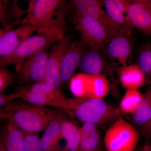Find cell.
I'll use <instances>...</instances> for the list:
<instances>
[{
  "mask_svg": "<svg viewBox=\"0 0 151 151\" xmlns=\"http://www.w3.org/2000/svg\"><path fill=\"white\" fill-rule=\"evenodd\" d=\"M24 141L23 131L8 122L1 132L0 148L7 151H24Z\"/></svg>",
  "mask_w": 151,
  "mask_h": 151,
  "instance_id": "17",
  "label": "cell"
},
{
  "mask_svg": "<svg viewBox=\"0 0 151 151\" xmlns=\"http://www.w3.org/2000/svg\"><path fill=\"white\" fill-rule=\"evenodd\" d=\"M1 119H6L24 132L39 133L49 122L48 108L19 101L1 108Z\"/></svg>",
  "mask_w": 151,
  "mask_h": 151,
  "instance_id": "2",
  "label": "cell"
},
{
  "mask_svg": "<svg viewBox=\"0 0 151 151\" xmlns=\"http://www.w3.org/2000/svg\"><path fill=\"white\" fill-rule=\"evenodd\" d=\"M132 116L134 124L139 127L151 119V87L144 94L142 103Z\"/></svg>",
  "mask_w": 151,
  "mask_h": 151,
  "instance_id": "24",
  "label": "cell"
},
{
  "mask_svg": "<svg viewBox=\"0 0 151 151\" xmlns=\"http://www.w3.org/2000/svg\"><path fill=\"white\" fill-rule=\"evenodd\" d=\"M19 1H0V22L3 29H12L15 26L20 25L23 15L27 10H22L19 7Z\"/></svg>",
  "mask_w": 151,
  "mask_h": 151,
  "instance_id": "16",
  "label": "cell"
},
{
  "mask_svg": "<svg viewBox=\"0 0 151 151\" xmlns=\"http://www.w3.org/2000/svg\"><path fill=\"white\" fill-rule=\"evenodd\" d=\"M8 67L0 68V93H4L8 87L13 86L17 81L16 74L11 72Z\"/></svg>",
  "mask_w": 151,
  "mask_h": 151,
  "instance_id": "26",
  "label": "cell"
},
{
  "mask_svg": "<svg viewBox=\"0 0 151 151\" xmlns=\"http://www.w3.org/2000/svg\"><path fill=\"white\" fill-rule=\"evenodd\" d=\"M88 46L81 40L71 42L63 55L60 66V76L63 84H66L73 76Z\"/></svg>",
  "mask_w": 151,
  "mask_h": 151,
  "instance_id": "12",
  "label": "cell"
},
{
  "mask_svg": "<svg viewBox=\"0 0 151 151\" xmlns=\"http://www.w3.org/2000/svg\"><path fill=\"white\" fill-rule=\"evenodd\" d=\"M69 82L72 94L79 98L103 99L110 91L108 79L101 74L79 73L73 76Z\"/></svg>",
  "mask_w": 151,
  "mask_h": 151,
  "instance_id": "6",
  "label": "cell"
},
{
  "mask_svg": "<svg viewBox=\"0 0 151 151\" xmlns=\"http://www.w3.org/2000/svg\"><path fill=\"white\" fill-rule=\"evenodd\" d=\"M49 122L40 138L42 151H60L59 141L62 139L58 111L48 109Z\"/></svg>",
  "mask_w": 151,
  "mask_h": 151,
  "instance_id": "14",
  "label": "cell"
},
{
  "mask_svg": "<svg viewBox=\"0 0 151 151\" xmlns=\"http://www.w3.org/2000/svg\"><path fill=\"white\" fill-rule=\"evenodd\" d=\"M103 2L105 11L113 21L126 28L132 27L129 16L119 8L115 0H104Z\"/></svg>",
  "mask_w": 151,
  "mask_h": 151,
  "instance_id": "25",
  "label": "cell"
},
{
  "mask_svg": "<svg viewBox=\"0 0 151 151\" xmlns=\"http://www.w3.org/2000/svg\"><path fill=\"white\" fill-rule=\"evenodd\" d=\"M139 132L140 136L145 138L148 142H151V119L140 126Z\"/></svg>",
  "mask_w": 151,
  "mask_h": 151,
  "instance_id": "28",
  "label": "cell"
},
{
  "mask_svg": "<svg viewBox=\"0 0 151 151\" xmlns=\"http://www.w3.org/2000/svg\"><path fill=\"white\" fill-rule=\"evenodd\" d=\"M0 151H7L5 150H4V149H3L2 148H0Z\"/></svg>",
  "mask_w": 151,
  "mask_h": 151,
  "instance_id": "34",
  "label": "cell"
},
{
  "mask_svg": "<svg viewBox=\"0 0 151 151\" xmlns=\"http://www.w3.org/2000/svg\"></svg>",
  "mask_w": 151,
  "mask_h": 151,
  "instance_id": "36",
  "label": "cell"
},
{
  "mask_svg": "<svg viewBox=\"0 0 151 151\" xmlns=\"http://www.w3.org/2000/svg\"><path fill=\"white\" fill-rule=\"evenodd\" d=\"M80 141L78 151H97L101 148L102 137L98 125L83 123L80 128Z\"/></svg>",
  "mask_w": 151,
  "mask_h": 151,
  "instance_id": "19",
  "label": "cell"
},
{
  "mask_svg": "<svg viewBox=\"0 0 151 151\" xmlns=\"http://www.w3.org/2000/svg\"><path fill=\"white\" fill-rule=\"evenodd\" d=\"M138 1L149 11L151 14V0H138Z\"/></svg>",
  "mask_w": 151,
  "mask_h": 151,
  "instance_id": "32",
  "label": "cell"
},
{
  "mask_svg": "<svg viewBox=\"0 0 151 151\" xmlns=\"http://www.w3.org/2000/svg\"><path fill=\"white\" fill-rule=\"evenodd\" d=\"M144 98V94L138 89H127L120 102L119 110L121 113L133 115L136 112Z\"/></svg>",
  "mask_w": 151,
  "mask_h": 151,
  "instance_id": "23",
  "label": "cell"
},
{
  "mask_svg": "<svg viewBox=\"0 0 151 151\" xmlns=\"http://www.w3.org/2000/svg\"><path fill=\"white\" fill-rule=\"evenodd\" d=\"M70 3L72 9L75 10L76 14L88 17L100 23L107 29L112 38L123 29L113 21L106 11L103 9V1L72 0Z\"/></svg>",
  "mask_w": 151,
  "mask_h": 151,
  "instance_id": "10",
  "label": "cell"
},
{
  "mask_svg": "<svg viewBox=\"0 0 151 151\" xmlns=\"http://www.w3.org/2000/svg\"><path fill=\"white\" fill-rule=\"evenodd\" d=\"M119 79L126 89H138L145 83L146 76L139 65L132 64L119 69Z\"/></svg>",
  "mask_w": 151,
  "mask_h": 151,
  "instance_id": "20",
  "label": "cell"
},
{
  "mask_svg": "<svg viewBox=\"0 0 151 151\" xmlns=\"http://www.w3.org/2000/svg\"><path fill=\"white\" fill-rule=\"evenodd\" d=\"M72 36L66 35L52 45L49 52L46 74L43 82L51 89L61 90L60 66L63 55L71 42Z\"/></svg>",
  "mask_w": 151,
  "mask_h": 151,
  "instance_id": "11",
  "label": "cell"
},
{
  "mask_svg": "<svg viewBox=\"0 0 151 151\" xmlns=\"http://www.w3.org/2000/svg\"><path fill=\"white\" fill-rule=\"evenodd\" d=\"M140 137L139 130L120 116L106 131L103 142L106 151H134Z\"/></svg>",
  "mask_w": 151,
  "mask_h": 151,
  "instance_id": "5",
  "label": "cell"
},
{
  "mask_svg": "<svg viewBox=\"0 0 151 151\" xmlns=\"http://www.w3.org/2000/svg\"><path fill=\"white\" fill-rule=\"evenodd\" d=\"M18 94L14 92L11 94H6L4 93H0V107H5L14 101V99L18 98Z\"/></svg>",
  "mask_w": 151,
  "mask_h": 151,
  "instance_id": "29",
  "label": "cell"
},
{
  "mask_svg": "<svg viewBox=\"0 0 151 151\" xmlns=\"http://www.w3.org/2000/svg\"><path fill=\"white\" fill-rule=\"evenodd\" d=\"M37 29L25 25H22L15 29L0 30V56L1 58L9 56L24 41Z\"/></svg>",
  "mask_w": 151,
  "mask_h": 151,
  "instance_id": "13",
  "label": "cell"
},
{
  "mask_svg": "<svg viewBox=\"0 0 151 151\" xmlns=\"http://www.w3.org/2000/svg\"><path fill=\"white\" fill-rule=\"evenodd\" d=\"M104 65V60L98 50L91 48L86 50L80 63L82 73L92 75L101 74Z\"/></svg>",
  "mask_w": 151,
  "mask_h": 151,
  "instance_id": "22",
  "label": "cell"
},
{
  "mask_svg": "<svg viewBox=\"0 0 151 151\" xmlns=\"http://www.w3.org/2000/svg\"><path fill=\"white\" fill-rule=\"evenodd\" d=\"M58 111L62 138L66 142V148L69 151H77L80 141V128L65 116L62 111Z\"/></svg>",
  "mask_w": 151,
  "mask_h": 151,
  "instance_id": "21",
  "label": "cell"
},
{
  "mask_svg": "<svg viewBox=\"0 0 151 151\" xmlns=\"http://www.w3.org/2000/svg\"><path fill=\"white\" fill-rule=\"evenodd\" d=\"M128 16L132 27L151 36V14L138 0L132 1Z\"/></svg>",
  "mask_w": 151,
  "mask_h": 151,
  "instance_id": "18",
  "label": "cell"
},
{
  "mask_svg": "<svg viewBox=\"0 0 151 151\" xmlns=\"http://www.w3.org/2000/svg\"><path fill=\"white\" fill-rule=\"evenodd\" d=\"M70 12L67 6H61L53 22L44 30L28 38L9 55L1 58V67L13 64L17 69L28 58L47 49L63 38L65 32V19Z\"/></svg>",
  "mask_w": 151,
  "mask_h": 151,
  "instance_id": "1",
  "label": "cell"
},
{
  "mask_svg": "<svg viewBox=\"0 0 151 151\" xmlns=\"http://www.w3.org/2000/svg\"><path fill=\"white\" fill-rule=\"evenodd\" d=\"M139 66L146 76L151 78V48L144 49L139 57Z\"/></svg>",
  "mask_w": 151,
  "mask_h": 151,
  "instance_id": "27",
  "label": "cell"
},
{
  "mask_svg": "<svg viewBox=\"0 0 151 151\" xmlns=\"http://www.w3.org/2000/svg\"><path fill=\"white\" fill-rule=\"evenodd\" d=\"M120 111L103 99L75 97L71 116L83 123L104 125L113 123L120 116Z\"/></svg>",
  "mask_w": 151,
  "mask_h": 151,
  "instance_id": "4",
  "label": "cell"
},
{
  "mask_svg": "<svg viewBox=\"0 0 151 151\" xmlns=\"http://www.w3.org/2000/svg\"><path fill=\"white\" fill-rule=\"evenodd\" d=\"M125 30L122 29L110 40L106 46L107 52L117 60L122 66L127 65L132 52V45Z\"/></svg>",
  "mask_w": 151,
  "mask_h": 151,
  "instance_id": "15",
  "label": "cell"
},
{
  "mask_svg": "<svg viewBox=\"0 0 151 151\" xmlns=\"http://www.w3.org/2000/svg\"><path fill=\"white\" fill-rule=\"evenodd\" d=\"M140 151H151V142L145 144L141 149Z\"/></svg>",
  "mask_w": 151,
  "mask_h": 151,
  "instance_id": "33",
  "label": "cell"
},
{
  "mask_svg": "<svg viewBox=\"0 0 151 151\" xmlns=\"http://www.w3.org/2000/svg\"><path fill=\"white\" fill-rule=\"evenodd\" d=\"M75 15V29L80 32L82 40L98 51L105 49L112 38L107 29L93 19L78 14Z\"/></svg>",
  "mask_w": 151,
  "mask_h": 151,
  "instance_id": "8",
  "label": "cell"
},
{
  "mask_svg": "<svg viewBox=\"0 0 151 151\" xmlns=\"http://www.w3.org/2000/svg\"><path fill=\"white\" fill-rule=\"evenodd\" d=\"M49 52L47 49L27 58L16 69L19 86H27L43 81L46 74Z\"/></svg>",
  "mask_w": 151,
  "mask_h": 151,
  "instance_id": "9",
  "label": "cell"
},
{
  "mask_svg": "<svg viewBox=\"0 0 151 151\" xmlns=\"http://www.w3.org/2000/svg\"><path fill=\"white\" fill-rule=\"evenodd\" d=\"M27 13L20 25L34 27L40 32L46 29L54 21L56 10L64 2L61 0H30Z\"/></svg>",
  "mask_w": 151,
  "mask_h": 151,
  "instance_id": "7",
  "label": "cell"
},
{
  "mask_svg": "<svg viewBox=\"0 0 151 151\" xmlns=\"http://www.w3.org/2000/svg\"><path fill=\"white\" fill-rule=\"evenodd\" d=\"M24 151H32V133L24 132Z\"/></svg>",
  "mask_w": 151,
  "mask_h": 151,
  "instance_id": "31",
  "label": "cell"
},
{
  "mask_svg": "<svg viewBox=\"0 0 151 151\" xmlns=\"http://www.w3.org/2000/svg\"><path fill=\"white\" fill-rule=\"evenodd\" d=\"M32 151H42L39 133H32Z\"/></svg>",
  "mask_w": 151,
  "mask_h": 151,
  "instance_id": "30",
  "label": "cell"
},
{
  "mask_svg": "<svg viewBox=\"0 0 151 151\" xmlns=\"http://www.w3.org/2000/svg\"><path fill=\"white\" fill-rule=\"evenodd\" d=\"M97 151H106V150L104 151L103 150H102V149H100V150H97Z\"/></svg>",
  "mask_w": 151,
  "mask_h": 151,
  "instance_id": "35",
  "label": "cell"
},
{
  "mask_svg": "<svg viewBox=\"0 0 151 151\" xmlns=\"http://www.w3.org/2000/svg\"><path fill=\"white\" fill-rule=\"evenodd\" d=\"M19 98L26 103L39 105L51 106L62 110L71 115L74 105V97L66 98L61 90L51 89L42 81L27 86L15 88Z\"/></svg>",
  "mask_w": 151,
  "mask_h": 151,
  "instance_id": "3",
  "label": "cell"
}]
</instances>
